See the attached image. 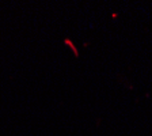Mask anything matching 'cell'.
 <instances>
[{
	"instance_id": "6da1fadb",
	"label": "cell",
	"mask_w": 152,
	"mask_h": 136,
	"mask_svg": "<svg viewBox=\"0 0 152 136\" xmlns=\"http://www.w3.org/2000/svg\"><path fill=\"white\" fill-rule=\"evenodd\" d=\"M64 42H65V45H69V48L72 49V52H73V54H75V56H79V52H77V49H76V48L73 46V44L69 41V40H68V38H66V40H65Z\"/></svg>"
}]
</instances>
